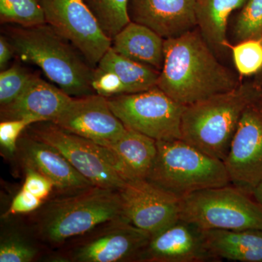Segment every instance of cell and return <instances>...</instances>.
Listing matches in <instances>:
<instances>
[{
	"mask_svg": "<svg viewBox=\"0 0 262 262\" xmlns=\"http://www.w3.org/2000/svg\"><path fill=\"white\" fill-rule=\"evenodd\" d=\"M239 85L215 58L199 29L165 39L158 87L174 101L187 106Z\"/></svg>",
	"mask_w": 262,
	"mask_h": 262,
	"instance_id": "obj_1",
	"label": "cell"
},
{
	"mask_svg": "<svg viewBox=\"0 0 262 262\" xmlns=\"http://www.w3.org/2000/svg\"><path fill=\"white\" fill-rule=\"evenodd\" d=\"M8 40L20 59L41 69L57 87L72 97L96 94L94 68L78 50L48 24L8 27Z\"/></svg>",
	"mask_w": 262,
	"mask_h": 262,
	"instance_id": "obj_2",
	"label": "cell"
},
{
	"mask_svg": "<svg viewBox=\"0 0 262 262\" xmlns=\"http://www.w3.org/2000/svg\"><path fill=\"white\" fill-rule=\"evenodd\" d=\"M123 217L126 218L119 191L93 185L47 203L38 215L34 229L45 243L61 246L101 224Z\"/></svg>",
	"mask_w": 262,
	"mask_h": 262,
	"instance_id": "obj_3",
	"label": "cell"
},
{
	"mask_svg": "<svg viewBox=\"0 0 262 262\" xmlns=\"http://www.w3.org/2000/svg\"><path fill=\"white\" fill-rule=\"evenodd\" d=\"M261 97L254 86L239 84L228 92L187 105L182 115V140L224 161L244 110Z\"/></svg>",
	"mask_w": 262,
	"mask_h": 262,
	"instance_id": "obj_4",
	"label": "cell"
},
{
	"mask_svg": "<svg viewBox=\"0 0 262 262\" xmlns=\"http://www.w3.org/2000/svg\"><path fill=\"white\" fill-rule=\"evenodd\" d=\"M158 155L147 180L178 198L231 184L225 163L182 140L157 141Z\"/></svg>",
	"mask_w": 262,
	"mask_h": 262,
	"instance_id": "obj_5",
	"label": "cell"
},
{
	"mask_svg": "<svg viewBox=\"0 0 262 262\" xmlns=\"http://www.w3.org/2000/svg\"><path fill=\"white\" fill-rule=\"evenodd\" d=\"M179 220L210 229H262V207L232 184L210 188L180 199Z\"/></svg>",
	"mask_w": 262,
	"mask_h": 262,
	"instance_id": "obj_6",
	"label": "cell"
},
{
	"mask_svg": "<svg viewBox=\"0 0 262 262\" xmlns=\"http://www.w3.org/2000/svg\"><path fill=\"white\" fill-rule=\"evenodd\" d=\"M106 98L112 111L127 129L156 141L182 139L185 106L174 101L158 86L142 92Z\"/></svg>",
	"mask_w": 262,
	"mask_h": 262,
	"instance_id": "obj_7",
	"label": "cell"
},
{
	"mask_svg": "<svg viewBox=\"0 0 262 262\" xmlns=\"http://www.w3.org/2000/svg\"><path fill=\"white\" fill-rule=\"evenodd\" d=\"M26 134L58 150L93 185L120 191L126 181L110 163L108 150L94 141L63 130L53 122H39Z\"/></svg>",
	"mask_w": 262,
	"mask_h": 262,
	"instance_id": "obj_8",
	"label": "cell"
},
{
	"mask_svg": "<svg viewBox=\"0 0 262 262\" xmlns=\"http://www.w3.org/2000/svg\"><path fill=\"white\" fill-rule=\"evenodd\" d=\"M151 234L127 219L105 222L78 237L61 261L73 262L139 261Z\"/></svg>",
	"mask_w": 262,
	"mask_h": 262,
	"instance_id": "obj_9",
	"label": "cell"
},
{
	"mask_svg": "<svg viewBox=\"0 0 262 262\" xmlns=\"http://www.w3.org/2000/svg\"><path fill=\"white\" fill-rule=\"evenodd\" d=\"M46 24L70 41L96 68L111 48L106 37L83 0H38Z\"/></svg>",
	"mask_w": 262,
	"mask_h": 262,
	"instance_id": "obj_10",
	"label": "cell"
},
{
	"mask_svg": "<svg viewBox=\"0 0 262 262\" xmlns=\"http://www.w3.org/2000/svg\"><path fill=\"white\" fill-rule=\"evenodd\" d=\"M223 162L231 184L252 195L262 179V97L244 110Z\"/></svg>",
	"mask_w": 262,
	"mask_h": 262,
	"instance_id": "obj_11",
	"label": "cell"
},
{
	"mask_svg": "<svg viewBox=\"0 0 262 262\" xmlns=\"http://www.w3.org/2000/svg\"><path fill=\"white\" fill-rule=\"evenodd\" d=\"M119 192L125 216L151 236L179 220L180 198L147 179L127 181Z\"/></svg>",
	"mask_w": 262,
	"mask_h": 262,
	"instance_id": "obj_12",
	"label": "cell"
},
{
	"mask_svg": "<svg viewBox=\"0 0 262 262\" xmlns=\"http://www.w3.org/2000/svg\"><path fill=\"white\" fill-rule=\"evenodd\" d=\"M53 122L63 130L103 146L113 144L126 131L112 111L107 98L97 94L72 98Z\"/></svg>",
	"mask_w": 262,
	"mask_h": 262,
	"instance_id": "obj_13",
	"label": "cell"
},
{
	"mask_svg": "<svg viewBox=\"0 0 262 262\" xmlns=\"http://www.w3.org/2000/svg\"><path fill=\"white\" fill-rule=\"evenodd\" d=\"M218 261L208 247L204 230L182 220L151 236L139 259L144 262Z\"/></svg>",
	"mask_w": 262,
	"mask_h": 262,
	"instance_id": "obj_14",
	"label": "cell"
},
{
	"mask_svg": "<svg viewBox=\"0 0 262 262\" xmlns=\"http://www.w3.org/2000/svg\"><path fill=\"white\" fill-rule=\"evenodd\" d=\"M130 21L170 39L195 29L194 0H130Z\"/></svg>",
	"mask_w": 262,
	"mask_h": 262,
	"instance_id": "obj_15",
	"label": "cell"
},
{
	"mask_svg": "<svg viewBox=\"0 0 262 262\" xmlns=\"http://www.w3.org/2000/svg\"><path fill=\"white\" fill-rule=\"evenodd\" d=\"M18 148L24 165L40 172L60 192L69 194L93 186L53 146L25 134Z\"/></svg>",
	"mask_w": 262,
	"mask_h": 262,
	"instance_id": "obj_16",
	"label": "cell"
},
{
	"mask_svg": "<svg viewBox=\"0 0 262 262\" xmlns=\"http://www.w3.org/2000/svg\"><path fill=\"white\" fill-rule=\"evenodd\" d=\"M59 88L33 75L21 94L1 106V120L30 117L37 122H55L72 99Z\"/></svg>",
	"mask_w": 262,
	"mask_h": 262,
	"instance_id": "obj_17",
	"label": "cell"
},
{
	"mask_svg": "<svg viewBox=\"0 0 262 262\" xmlns=\"http://www.w3.org/2000/svg\"><path fill=\"white\" fill-rule=\"evenodd\" d=\"M108 148L115 160L117 171L125 181L147 179L157 155V141L130 129Z\"/></svg>",
	"mask_w": 262,
	"mask_h": 262,
	"instance_id": "obj_18",
	"label": "cell"
},
{
	"mask_svg": "<svg viewBox=\"0 0 262 262\" xmlns=\"http://www.w3.org/2000/svg\"><path fill=\"white\" fill-rule=\"evenodd\" d=\"M165 40L149 27L130 21L112 39L111 48L122 56L160 72L165 58Z\"/></svg>",
	"mask_w": 262,
	"mask_h": 262,
	"instance_id": "obj_19",
	"label": "cell"
},
{
	"mask_svg": "<svg viewBox=\"0 0 262 262\" xmlns=\"http://www.w3.org/2000/svg\"><path fill=\"white\" fill-rule=\"evenodd\" d=\"M207 245L219 259L262 262V229L204 230Z\"/></svg>",
	"mask_w": 262,
	"mask_h": 262,
	"instance_id": "obj_20",
	"label": "cell"
},
{
	"mask_svg": "<svg viewBox=\"0 0 262 262\" xmlns=\"http://www.w3.org/2000/svg\"><path fill=\"white\" fill-rule=\"evenodd\" d=\"M247 0H194V14L202 36L212 48L227 46V24L234 10Z\"/></svg>",
	"mask_w": 262,
	"mask_h": 262,
	"instance_id": "obj_21",
	"label": "cell"
},
{
	"mask_svg": "<svg viewBox=\"0 0 262 262\" xmlns=\"http://www.w3.org/2000/svg\"><path fill=\"white\" fill-rule=\"evenodd\" d=\"M96 67L115 73L125 87L126 94L142 92L158 86L159 71L122 56L111 48Z\"/></svg>",
	"mask_w": 262,
	"mask_h": 262,
	"instance_id": "obj_22",
	"label": "cell"
},
{
	"mask_svg": "<svg viewBox=\"0 0 262 262\" xmlns=\"http://www.w3.org/2000/svg\"><path fill=\"white\" fill-rule=\"evenodd\" d=\"M101 30L113 39L130 23L128 5L130 0H83Z\"/></svg>",
	"mask_w": 262,
	"mask_h": 262,
	"instance_id": "obj_23",
	"label": "cell"
},
{
	"mask_svg": "<svg viewBox=\"0 0 262 262\" xmlns=\"http://www.w3.org/2000/svg\"><path fill=\"white\" fill-rule=\"evenodd\" d=\"M1 24L32 27L46 24L38 0H0Z\"/></svg>",
	"mask_w": 262,
	"mask_h": 262,
	"instance_id": "obj_24",
	"label": "cell"
},
{
	"mask_svg": "<svg viewBox=\"0 0 262 262\" xmlns=\"http://www.w3.org/2000/svg\"><path fill=\"white\" fill-rule=\"evenodd\" d=\"M234 37L241 41L262 37V0H248L234 26Z\"/></svg>",
	"mask_w": 262,
	"mask_h": 262,
	"instance_id": "obj_25",
	"label": "cell"
},
{
	"mask_svg": "<svg viewBox=\"0 0 262 262\" xmlns=\"http://www.w3.org/2000/svg\"><path fill=\"white\" fill-rule=\"evenodd\" d=\"M232 48L234 63L239 75H252L261 70V39H251L241 41Z\"/></svg>",
	"mask_w": 262,
	"mask_h": 262,
	"instance_id": "obj_26",
	"label": "cell"
},
{
	"mask_svg": "<svg viewBox=\"0 0 262 262\" xmlns=\"http://www.w3.org/2000/svg\"><path fill=\"white\" fill-rule=\"evenodd\" d=\"M39 251L35 246L18 232L2 236L0 262H30L37 257Z\"/></svg>",
	"mask_w": 262,
	"mask_h": 262,
	"instance_id": "obj_27",
	"label": "cell"
},
{
	"mask_svg": "<svg viewBox=\"0 0 262 262\" xmlns=\"http://www.w3.org/2000/svg\"><path fill=\"white\" fill-rule=\"evenodd\" d=\"M32 74L19 65L0 73V104L6 106L14 101L25 89Z\"/></svg>",
	"mask_w": 262,
	"mask_h": 262,
	"instance_id": "obj_28",
	"label": "cell"
},
{
	"mask_svg": "<svg viewBox=\"0 0 262 262\" xmlns=\"http://www.w3.org/2000/svg\"><path fill=\"white\" fill-rule=\"evenodd\" d=\"M37 122L30 117L2 120L0 123V144L8 154L18 149V142L22 133L32 124Z\"/></svg>",
	"mask_w": 262,
	"mask_h": 262,
	"instance_id": "obj_29",
	"label": "cell"
},
{
	"mask_svg": "<svg viewBox=\"0 0 262 262\" xmlns=\"http://www.w3.org/2000/svg\"><path fill=\"white\" fill-rule=\"evenodd\" d=\"M25 167V179L22 189L46 201L55 187L53 182L40 172L27 165Z\"/></svg>",
	"mask_w": 262,
	"mask_h": 262,
	"instance_id": "obj_30",
	"label": "cell"
},
{
	"mask_svg": "<svg viewBox=\"0 0 262 262\" xmlns=\"http://www.w3.org/2000/svg\"><path fill=\"white\" fill-rule=\"evenodd\" d=\"M44 202L21 188L10 203L8 213L15 215L32 213L40 208Z\"/></svg>",
	"mask_w": 262,
	"mask_h": 262,
	"instance_id": "obj_31",
	"label": "cell"
},
{
	"mask_svg": "<svg viewBox=\"0 0 262 262\" xmlns=\"http://www.w3.org/2000/svg\"><path fill=\"white\" fill-rule=\"evenodd\" d=\"M14 50L12 47L9 40L4 36L0 37V68L5 70V67L11 60L14 53Z\"/></svg>",
	"mask_w": 262,
	"mask_h": 262,
	"instance_id": "obj_32",
	"label": "cell"
},
{
	"mask_svg": "<svg viewBox=\"0 0 262 262\" xmlns=\"http://www.w3.org/2000/svg\"><path fill=\"white\" fill-rule=\"evenodd\" d=\"M253 198L262 207V179L252 193Z\"/></svg>",
	"mask_w": 262,
	"mask_h": 262,
	"instance_id": "obj_33",
	"label": "cell"
},
{
	"mask_svg": "<svg viewBox=\"0 0 262 262\" xmlns=\"http://www.w3.org/2000/svg\"><path fill=\"white\" fill-rule=\"evenodd\" d=\"M261 41H262V37H261Z\"/></svg>",
	"mask_w": 262,
	"mask_h": 262,
	"instance_id": "obj_34",
	"label": "cell"
}]
</instances>
